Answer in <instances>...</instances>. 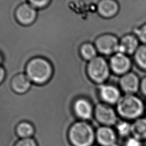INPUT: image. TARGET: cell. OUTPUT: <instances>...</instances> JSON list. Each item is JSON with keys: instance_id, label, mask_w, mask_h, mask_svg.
I'll return each instance as SVG.
<instances>
[{"instance_id": "2", "label": "cell", "mask_w": 146, "mask_h": 146, "mask_svg": "<svg viewBox=\"0 0 146 146\" xmlns=\"http://www.w3.org/2000/svg\"><path fill=\"white\" fill-rule=\"evenodd\" d=\"M95 130L90 121L78 120L68 130V140L72 146H92L96 141Z\"/></svg>"}, {"instance_id": "23", "label": "cell", "mask_w": 146, "mask_h": 146, "mask_svg": "<svg viewBox=\"0 0 146 146\" xmlns=\"http://www.w3.org/2000/svg\"><path fill=\"white\" fill-rule=\"evenodd\" d=\"M52 0H27V2L36 9L40 10L47 7Z\"/></svg>"}, {"instance_id": "1", "label": "cell", "mask_w": 146, "mask_h": 146, "mask_svg": "<svg viewBox=\"0 0 146 146\" xmlns=\"http://www.w3.org/2000/svg\"><path fill=\"white\" fill-rule=\"evenodd\" d=\"M25 74L33 84L43 85L48 83L52 78L54 68L51 62L47 58L35 56L27 62Z\"/></svg>"}, {"instance_id": "12", "label": "cell", "mask_w": 146, "mask_h": 146, "mask_svg": "<svg viewBox=\"0 0 146 146\" xmlns=\"http://www.w3.org/2000/svg\"><path fill=\"white\" fill-rule=\"evenodd\" d=\"M139 79L137 75L128 72L123 75L119 80V86L125 94L135 95L140 89Z\"/></svg>"}, {"instance_id": "24", "label": "cell", "mask_w": 146, "mask_h": 146, "mask_svg": "<svg viewBox=\"0 0 146 146\" xmlns=\"http://www.w3.org/2000/svg\"><path fill=\"white\" fill-rule=\"evenodd\" d=\"M14 146H38L34 137L19 139Z\"/></svg>"}, {"instance_id": "6", "label": "cell", "mask_w": 146, "mask_h": 146, "mask_svg": "<svg viewBox=\"0 0 146 146\" xmlns=\"http://www.w3.org/2000/svg\"><path fill=\"white\" fill-rule=\"evenodd\" d=\"M94 44L98 53L103 55H110L117 52L119 40L115 35L107 33L99 35Z\"/></svg>"}, {"instance_id": "13", "label": "cell", "mask_w": 146, "mask_h": 146, "mask_svg": "<svg viewBox=\"0 0 146 146\" xmlns=\"http://www.w3.org/2000/svg\"><path fill=\"white\" fill-rule=\"evenodd\" d=\"M96 8L98 14L104 19L114 18L119 11V5L115 0H99Z\"/></svg>"}, {"instance_id": "7", "label": "cell", "mask_w": 146, "mask_h": 146, "mask_svg": "<svg viewBox=\"0 0 146 146\" xmlns=\"http://www.w3.org/2000/svg\"><path fill=\"white\" fill-rule=\"evenodd\" d=\"M94 103L87 98L79 97L73 103L72 110L78 120L90 121L94 118Z\"/></svg>"}, {"instance_id": "9", "label": "cell", "mask_w": 146, "mask_h": 146, "mask_svg": "<svg viewBox=\"0 0 146 146\" xmlns=\"http://www.w3.org/2000/svg\"><path fill=\"white\" fill-rule=\"evenodd\" d=\"M95 140L99 146H117V135L111 127L100 125L95 130Z\"/></svg>"}, {"instance_id": "15", "label": "cell", "mask_w": 146, "mask_h": 146, "mask_svg": "<svg viewBox=\"0 0 146 146\" xmlns=\"http://www.w3.org/2000/svg\"><path fill=\"white\" fill-rule=\"evenodd\" d=\"M139 39L132 34H125L119 40L117 52L125 55L134 54L139 47ZM116 52V53H117Z\"/></svg>"}, {"instance_id": "17", "label": "cell", "mask_w": 146, "mask_h": 146, "mask_svg": "<svg viewBox=\"0 0 146 146\" xmlns=\"http://www.w3.org/2000/svg\"><path fill=\"white\" fill-rule=\"evenodd\" d=\"M141 141L146 140V117H139L131 123V135Z\"/></svg>"}, {"instance_id": "26", "label": "cell", "mask_w": 146, "mask_h": 146, "mask_svg": "<svg viewBox=\"0 0 146 146\" xmlns=\"http://www.w3.org/2000/svg\"><path fill=\"white\" fill-rule=\"evenodd\" d=\"M140 90L141 94L146 96V77L142 79L140 84Z\"/></svg>"}, {"instance_id": "11", "label": "cell", "mask_w": 146, "mask_h": 146, "mask_svg": "<svg viewBox=\"0 0 146 146\" xmlns=\"http://www.w3.org/2000/svg\"><path fill=\"white\" fill-rule=\"evenodd\" d=\"M109 66L114 74L123 75L128 72L131 66V62L127 55L117 52L111 57Z\"/></svg>"}, {"instance_id": "25", "label": "cell", "mask_w": 146, "mask_h": 146, "mask_svg": "<svg viewBox=\"0 0 146 146\" xmlns=\"http://www.w3.org/2000/svg\"><path fill=\"white\" fill-rule=\"evenodd\" d=\"M143 142L140 140L130 136L125 139L124 146H143Z\"/></svg>"}, {"instance_id": "5", "label": "cell", "mask_w": 146, "mask_h": 146, "mask_svg": "<svg viewBox=\"0 0 146 146\" xmlns=\"http://www.w3.org/2000/svg\"><path fill=\"white\" fill-rule=\"evenodd\" d=\"M117 115L116 110L110 105L100 102L94 106V118L100 125H115L118 121Z\"/></svg>"}, {"instance_id": "19", "label": "cell", "mask_w": 146, "mask_h": 146, "mask_svg": "<svg viewBox=\"0 0 146 146\" xmlns=\"http://www.w3.org/2000/svg\"><path fill=\"white\" fill-rule=\"evenodd\" d=\"M35 132L34 125L28 121L21 122L16 127V133L20 139L33 137Z\"/></svg>"}, {"instance_id": "3", "label": "cell", "mask_w": 146, "mask_h": 146, "mask_svg": "<svg viewBox=\"0 0 146 146\" xmlns=\"http://www.w3.org/2000/svg\"><path fill=\"white\" fill-rule=\"evenodd\" d=\"M115 110L123 119L133 121L141 117L145 111V104L135 95L125 94L116 103Z\"/></svg>"}, {"instance_id": "10", "label": "cell", "mask_w": 146, "mask_h": 146, "mask_svg": "<svg viewBox=\"0 0 146 146\" xmlns=\"http://www.w3.org/2000/svg\"><path fill=\"white\" fill-rule=\"evenodd\" d=\"M98 92L99 100L110 106L116 105L121 96L119 88L109 84L98 85Z\"/></svg>"}, {"instance_id": "16", "label": "cell", "mask_w": 146, "mask_h": 146, "mask_svg": "<svg viewBox=\"0 0 146 146\" xmlns=\"http://www.w3.org/2000/svg\"><path fill=\"white\" fill-rule=\"evenodd\" d=\"M2 66L5 67L6 72V76L5 80L8 79L11 82L13 76L18 73L24 72L25 70L24 64L21 61L13 58L5 59Z\"/></svg>"}, {"instance_id": "18", "label": "cell", "mask_w": 146, "mask_h": 146, "mask_svg": "<svg viewBox=\"0 0 146 146\" xmlns=\"http://www.w3.org/2000/svg\"><path fill=\"white\" fill-rule=\"evenodd\" d=\"M81 57L86 62H89L98 56V51L94 43L86 42L81 44L79 48Z\"/></svg>"}, {"instance_id": "4", "label": "cell", "mask_w": 146, "mask_h": 146, "mask_svg": "<svg viewBox=\"0 0 146 146\" xmlns=\"http://www.w3.org/2000/svg\"><path fill=\"white\" fill-rule=\"evenodd\" d=\"M110 66L102 56L96 58L87 62L86 72L90 79L96 84H104L110 76Z\"/></svg>"}, {"instance_id": "27", "label": "cell", "mask_w": 146, "mask_h": 146, "mask_svg": "<svg viewBox=\"0 0 146 146\" xmlns=\"http://www.w3.org/2000/svg\"><path fill=\"white\" fill-rule=\"evenodd\" d=\"M6 72L5 67L2 65H0V85L3 82L6 78Z\"/></svg>"}, {"instance_id": "29", "label": "cell", "mask_w": 146, "mask_h": 146, "mask_svg": "<svg viewBox=\"0 0 146 146\" xmlns=\"http://www.w3.org/2000/svg\"><path fill=\"white\" fill-rule=\"evenodd\" d=\"M145 111H146V102H145Z\"/></svg>"}, {"instance_id": "20", "label": "cell", "mask_w": 146, "mask_h": 146, "mask_svg": "<svg viewBox=\"0 0 146 146\" xmlns=\"http://www.w3.org/2000/svg\"><path fill=\"white\" fill-rule=\"evenodd\" d=\"M114 126L117 136L126 139L131 135V123L129 121L124 119L118 120Z\"/></svg>"}, {"instance_id": "22", "label": "cell", "mask_w": 146, "mask_h": 146, "mask_svg": "<svg viewBox=\"0 0 146 146\" xmlns=\"http://www.w3.org/2000/svg\"><path fill=\"white\" fill-rule=\"evenodd\" d=\"M133 31L139 40L146 44V23L140 27L135 28Z\"/></svg>"}, {"instance_id": "30", "label": "cell", "mask_w": 146, "mask_h": 146, "mask_svg": "<svg viewBox=\"0 0 146 146\" xmlns=\"http://www.w3.org/2000/svg\"><path fill=\"white\" fill-rule=\"evenodd\" d=\"M92 146H99V145H97V144H96H96H94V145H92Z\"/></svg>"}, {"instance_id": "8", "label": "cell", "mask_w": 146, "mask_h": 146, "mask_svg": "<svg viewBox=\"0 0 146 146\" xmlns=\"http://www.w3.org/2000/svg\"><path fill=\"white\" fill-rule=\"evenodd\" d=\"M15 17L19 24L23 26H30L37 19L38 10L27 2H25L17 7Z\"/></svg>"}, {"instance_id": "14", "label": "cell", "mask_w": 146, "mask_h": 146, "mask_svg": "<svg viewBox=\"0 0 146 146\" xmlns=\"http://www.w3.org/2000/svg\"><path fill=\"white\" fill-rule=\"evenodd\" d=\"M33 83L25 72L18 73L13 76L11 80V87L13 90L19 94H23L29 91Z\"/></svg>"}, {"instance_id": "21", "label": "cell", "mask_w": 146, "mask_h": 146, "mask_svg": "<svg viewBox=\"0 0 146 146\" xmlns=\"http://www.w3.org/2000/svg\"><path fill=\"white\" fill-rule=\"evenodd\" d=\"M134 59L137 65L141 68L146 70V44L138 47L134 54Z\"/></svg>"}, {"instance_id": "28", "label": "cell", "mask_w": 146, "mask_h": 146, "mask_svg": "<svg viewBox=\"0 0 146 146\" xmlns=\"http://www.w3.org/2000/svg\"><path fill=\"white\" fill-rule=\"evenodd\" d=\"M3 62V56L2 53L0 51V65H2Z\"/></svg>"}]
</instances>
